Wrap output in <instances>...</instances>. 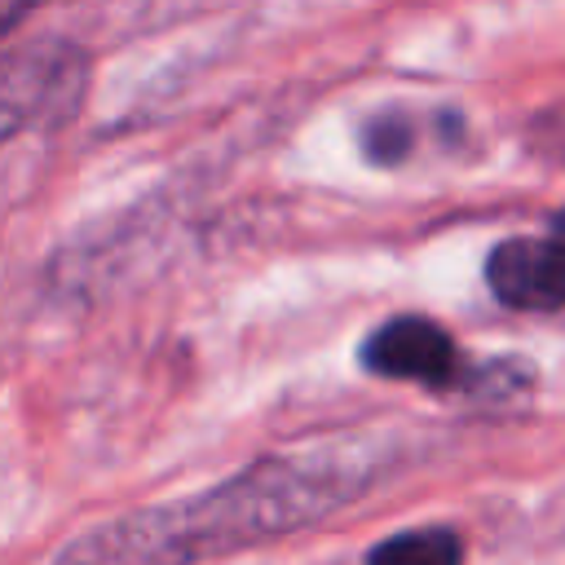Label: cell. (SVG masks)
Returning a JSON list of instances; mask_svg holds the SVG:
<instances>
[{
  "label": "cell",
  "instance_id": "obj_6",
  "mask_svg": "<svg viewBox=\"0 0 565 565\" xmlns=\"http://www.w3.org/2000/svg\"><path fill=\"white\" fill-rule=\"evenodd\" d=\"M415 132L402 115H375L366 128H362V150L371 163H402L406 150H411Z\"/></svg>",
  "mask_w": 565,
  "mask_h": 565
},
{
  "label": "cell",
  "instance_id": "obj_1",
  "mask_svg": "<svg viewBox=\"0 0 565 565\" xmlns=\"http://www.w3.org/2000/svg\"><path fill=\"white\" fill-rule=\"evenodd\" d=\"M371 477L358 455H274L194 499L115 516L71 539L53 565H199L327 521Z\"/></svg>",
  "mask_w": 565,
  "mask_h": 565
},
{
  "label": "cell",
  "instance_id": "obj_2",
  "mask_svg": "<svg viewBox=\"0 0 565 565\" xmlns=\"http://www.w3.org/2000/svg\"><path fill=\"white\" fill-rule=\"evenodd\" d=\"M84 93V57L62 40H40L0 57V141L35 119H62Z\"/></svg>",
  "mask_w": 565,
  "mask_h": 565
},
{
  "label": "cell",
  "instance_id": "obj_5",
  "mask_svg": "<svg viewBox=\"0 0 565 565\" xmlns=\"http://www.w3.org/2000/svg\"><path fill=\"white\" fill-rule=\"evenodd\" d=\"M459 561H463V543L455 530H441V525L393 534L375 543L366 556V565H459Z\"/></svg>",
  "mask_w": 565,
  "mask_h": 565
},
{
  "label": "cell",
  "instance_id": "obj_4",
  "mask_svg": "<svg viewBox=\"0 0 565 565\" xmlns=\"http://www.w3.org/2000/svg\"><path fill=\"white\" fill-rule=\"evenodd\" d=\"M486 287L521 313L565 309V238H503L486 256Z\"/></svg>",
  "mask_w": 565,
  "mask_h": 565
},
{
  "label": "cell",
  "instance_id": "obj_7",
  "mask_svg": "<svg viewBox=\"0 0 565 565\" xmlns=\"http://www.w3.org/2000/svg\"><path fill=\"white\" fill-rule=\"evenodd\" d=\"M552 230H556V234H561V238H565V207H561V212H556V216H552Z\"/></svg>",
  "mask_w": 565,
  "mask_h": 565
},
{
  "label": "cell",
  "instance_id": "obj_8",
  "mask_svg": "<svg viewBox=\"0 0 565 565\" xmlns=\"http://www.w3.org/2000/svg\"><path fill=\"white\" fill-rule=\"evenodd\" d=\"M0 31H9V22H0Z\"/></svg>",
  "mask_w": 565,
  "mask_h": 565
},
{
  "label": "cell",
  "instance_id": "obj_3",
  "mask_svg": "<svg viewBox=\"0 0 565 565\" xmlns=\"http://www.w3.org/2000/svg\"><path fill=\"white\" fill-rule=\"evenodd\" d=\"M362 366L384 380H415V384H455L459 380V349L446 327L419 313L384 318L362 340Z\"/></svg>",
  "mask_w": 565,
  "mask_h": 565
}]
</instances>
